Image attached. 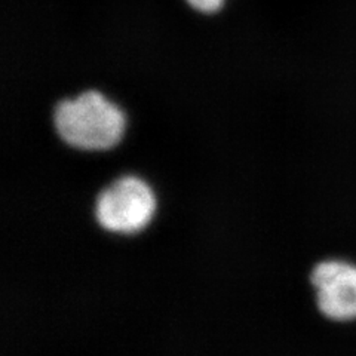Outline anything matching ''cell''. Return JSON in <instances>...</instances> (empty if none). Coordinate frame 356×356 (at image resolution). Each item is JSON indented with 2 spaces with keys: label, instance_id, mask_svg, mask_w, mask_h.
<instances>
[{
  "label": "cell",
  "instance_id": "obj_2",
  "mask_svg": "<svg viewBox=\"0 0 356 356\" xmlns=\"http://www.w3.org/2000/svg\"><path fill=\"white\" fill-rule=\"evenodd\" d=\"M158 213L154 187L137 174L110 180L94 197L95 225L113 236L129 238L149 229Z\"/></svg>",
  "mask_w": 356,
  "mask_h": 356
},
{
  "label": "cell",
  "instance_id": "obj_3",
  "mask_svg": "<svg viewBox=\"0 0 356 356\" xmlns=\"http://www.w3.org/2000/svg\"><path fill=\"white\" fill-rule=\"evenodd\" d=\"M318 314L334 324L356 322V261L344 257L318 260L309 270Z\"/></svg>",
  "mask_w": 356,
  "mask_h": 356
},
{
  "label": "cell",
  "instance_id": "obj_1",
  "mask_svg": "<svg viewBox=\"0 0 356 356\" xmlns=\"http://www.w3.org/2000/svg\"><path fill=\"white\" fill-rule=\"evenodd\" d=\"M52 125L58 138L76 152L106 153L125 136L124 111L102 92L86 91L55 106Z\"/></svg>",
  "mask_w": 356,
  "mask_h": 356
},
{
  "label": "cell",
  "instance_id": "obj_4",
  "mask_svg": "<svg viewBox=\"0 0 356 356\" xmlns=\"http://www.w3.org/2000/svg\"><path fill=\"white\" fill-rule=\"evenodd\" d=\"M187 3L199 10V13L211 14L221 8L222 0H187Z\"/></svg>",
  "mask_w": 356,
  "mask_h": 356
}]
</instances>
